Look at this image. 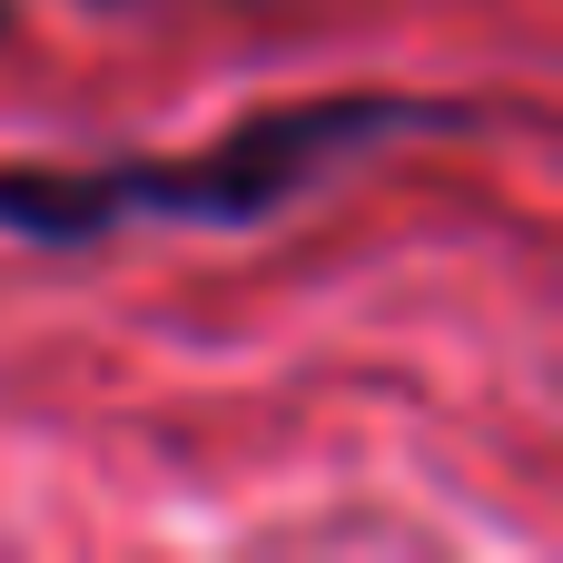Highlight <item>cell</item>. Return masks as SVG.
<instances>
[{
  "mask_svg": "<svg viewBox=\"0 0 563 563\" xmlns=\"http://www.w3.org/2000/svg\"><path fill=\"white\" fill-rule=\"evenodd\" d=\"M475 129V99H426V89H317L228 119L198 148H109V158H0V238L40 257H89L129 228H198V238H247L346 178L356 158L396 139H455Z\"/></svg>",
  "mask_w": 563,
  "mask_h": 563,
  "instance_id": "obj_1",
  "label": "cell"
},
{
  "mask_svg": "<svg viewBox=\"0 0 563 563\" xmlns=\"http://www.w3.org/2000/svg\"><path fill=\"white\" fill-rule=\"evenodd\" d=\"M10 30H20V0H0V40H10Z\"/></svg>",
  "mask_w": 563,
  "mask_h": 563,
  "instance_id": "obj_2",
  "label": "cell"
}]
</instances>
